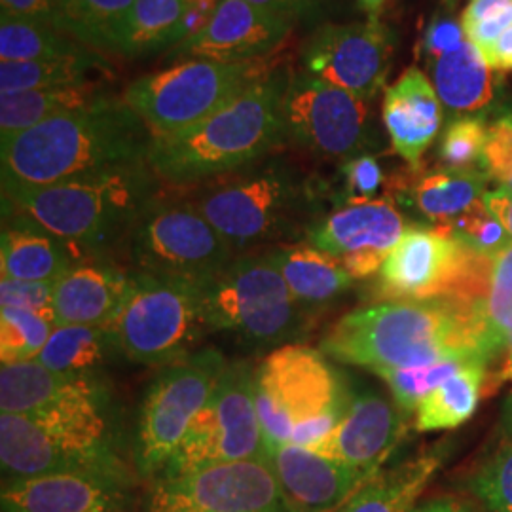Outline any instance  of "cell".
Masks as SVG:
<instances>
[{"mask_svg":"<svg viewBox=\"0 0 512 512\" xmlns=\"http://www.w3.org/2000/svg\"><path fill=\"white\" fill-rule=\"evenodd\" d=\"M152 133L126 101L48 118L2 145V192L71 181L147 160Z\"/></svg>","mask_w":512,"mask_h":512,"instance_id":"6da1fadb","label":"cell"},{"mask_svg":"<svg viewBox=\"0 0 512 512\" xmlns=\"http://www.w3.org/2000/svg\"><path fill=\"white\" fill-rule=\"evenodd\" d=\"M289 76L285 69H270L200 124L152 137L147 162L154 175L190 186L260 162L287 139L283 97Z\"/></svg>","mask_w":512,"mask_h":512,"instance_id":"7a4b0ae2","label":"cell"},{"mask_svg":"<svg viewBox=\"0 0 512 512\" xmlns=\"http://www.w3.org/2000/svg\"><path fill=\"white\" fill-rule=\"evenodd\" d=\"M147 160L118 165L63 183L2 192L4 215L65 241L82 258L128 241L141 213L160 190Z\"/></svg>","mask_w":512,"mask_h":512,"instance_id":"3957f363","label":"cell"},{"mask_svg":"<svg viewBox=\"0 0 512 512\" xmlns=\"http://www.w3.org/2000/svg\"><path fill=\"white\" fill-rule=\"evenodd\" d=\"M321 351L338 363L372 372L484 357L471 313L456 296L427 302L385 300L351 311L329 330Z\"/></svg>","mask_w":512,"mask_h":512,"instance_id":"277c9868","label":"cell"},{"mask_svg":"<svg viewBox=\"0 0 512 512\" xmlns=\"http://www.w3.org/2000/svg\"><path fill=\"white\" fill-rule=\"evenodd\" d=\"M255 397L268 450H311L336 429L353 395L323 351L285 344L256 366Z\"/></svg>","mask_w":512,"mask_h":512,"instance_id":"5b68a950","label":"cell"},{"mask_svg":"<svg viewBox=\"0 0 512 512\" xmlns=\"http://www.w3.org/2000/svg\"><path fill=\"white\" fill-rule=\"evenodd\" d=\"M236 255L291 245L310 203L304 179L285 162L247 165L200 184L190 198Z\"/></svg>","mask_w":512,"mask_h":512,"instance_id":"8992f818","label":"cell"},{"mask_svg":"<svg viewBox=\"0 0 512 512\" xmlns=\"http://www.w3.org/2000/svg\"><path fill=\"white\" fill-rule=\"evenodd\" d=\"M198 289L211 330L232 332L249 344L281 348L293 344L304 327V308L294 300L272 251L236 256Z\"/></svg>","mask_w":512,"mask_h":512,"instance_id":"52a82bcc","label":"cell"},{"mask_svg":"<svg viewBox=\"0 0 512 512\" xmlns=\"http://www.w3.org/2000/svg\"><path fill=\"white\" fill-rule=\"evenodd\" d=\"M109 329L116 351L129 361L167 366L192 355L211 327L196 285L131 272L128 293Z\"/></svg>","mask_w":512,"mask_h":512,"instance_id":"ba28073f","label":"cell"},{"mask_svg":"<svg viewBox=\"0 0 512 512\" xmlns=\"http://www.w3.org/2000/svg\"><path fill=\"white\" fill-rule=\"evenodd\" d=\"M268 71L264 61L188 59L131 82L124 101L152 137H162L200 124Z\"/></svg>","mask_w":512,"mask_h":512,"instance_id":"9c48e42d","label":"cell"},{"mask_svg":"<svg viewBox=\"0 0 512 512\" xmlns=\"http://www.w3.org/2000/svg\"><path fill=\"white\" fill-rule=\"evenodd\" d=\"M126 243L135 272L196 287L238 256L188 198L160 194L141 213Z\"/></svg>","mask_w":512,"mask_h":512,"instance_id":"30bf717a","label":"cell"},{"mask_svg":"<svg viewBox=\"0 0 512 512\" xmlns=\"http://www.w3.org/2000/svg\"><path fill=\"white\" fill-rule=\"evenodd\" d=\"M255 370L247 361L226 365L209 401L158 478L188 475L224 463L266 459L268 446L256 408Z\"/></svg>","mask_w":512,"mask_h":512,"instance_id":"8fae6325","label":"cell"},{"mask_svg":"<svg viewBox=\"0 0 512 512\" xmlns=\"http://www.w3.org/2000/svg\"><path fill=\"white\" fill-rule=\"evenodd\" d=\"M226 365L219 351L205 349L164 366L154 378L137 421L135 465L139 475H162Z\"/></svg>","mask_w":512,"mask_h":512,"instance_id":"7c38bea8","label":"cell"},{"mask_svg":"<svg viewBox=\"0 0 512 512\" xmlns=\"http://www.w3.org/2000/svg\"><path fill=\"white\" fill-rule=\"evenodd\" d=\"M148 512H293L266 459L158 478Z\"/></svg>","mask_w":512,"mask_h":512,"instance_id":"4fadbf2b","label":"cell"},{"mask_svg":"<svg viewBox=\"0 0 512 512\" xmlns=\"http://www.w3.org/2000/svg\"><path fill=\"white\" fill-rule=\"evenodd\" d=\"M283 124L287 139L329 158L357 154L370 139L368 101L306 71L289 76Z\"/></svg>","mask_w":512,"mask_h":512,"instance_id":"5bb4252c","label":"cell"},{"mask_svg":"<svg viewBox=\"0 0 512 512\" xmlns=\"http://www.w3.org/2000/svg\"><path fill=\"white\" fill-rule=\"evenodd\" d=\"M395 40L380 18L323 25L302 50L304 71L365 101L384 90Z\"/></svg>","mask_w":512,"mask_h":512,"instance_id":"9a60e30c","label":"cell"},{"mask_svg":"<svg viewBox=\"0 0 512 512\" xmlns=\"http://www.w3.org/2000/svg\"><path fill=\"white\" fill-rule=\"evenodd\" d=\"M476 256L439 228H406L380 270V294L401 302L456 294L473 272Z\"/></svg>","mask_w":512,"mask_h":512,"instance_id":"2e32d148","label":"cell"},{"mask_svg":"<svg viewBox=\"0 0 512 512\" xmlns=\"http://www.w3.org/2000/svg\"><path fill=\"white\" fill-rule=\"evenodd\" d=\"M406 230L403 215L385 200L348 203L313 222L308 241L315 249L342 262L353 279L382 270L385 258Z\"/></svg>","mask_w":512,"mask_h":512,"instance_id":"e0dca14e","label":"cell"},{"mask_svg":"<svg viewBox=\"0 0 512 512\" xmlns=\"http://www.w3.org/2000/svg\"><path fill=\"white\" fill-rule=\"evenodd\" d=\"M293 23L245 0H220L207 27L179 42L173 55L222 63L262 61L287 40Z\"/></svg>","mask_w":512,"mask_h":512,"instance_id":"ac0fdd59","label":"cell"},{"mask_svg":"<svg viewBox=\"0 0 512 512\" xmlns=\"http://www.w3.org/2000/svg\"><path fill=\"white\" fill-rule=\"evenodd\" d=\"M4 512H128V476L71 471L4 480Z\"/></svg>","mask_w":512,"mask_h":512,"instance_id":"d6986e66","label":"cell"},{"mask_svg":"<svg viewBox=\"0 0 512 512\" xmlns=\"http://www.w3.org/2000/svg\"><path fill=\"white\" fill-rule=\"evenodd\" d=\"M403 410L380 393L353 395L344 418L311 450L357 471L376 475L406 431Z\"/></svg>","mask_w":512,"mask_h":512,"instance_id":"ffe728a7","label":"cell"},{"mask_svg":"<svg viewBox=\"0 0 512 512\" xmlns=\"http://www.w3.org/2000/svg\"><path fill=\"white\" fill-rule=\"evenodd\" d=\"M266 461L293 512H336L374 476L294 444L270 448Z\"/></svg>","mask_w":512,"mask_h":512,"instance_id":"44dd1931","label":"cell"},{"mask_svg":"<svg viewBox=\"0 0 512 512\" xmlns=\"http://www.w3.org/2000/svg\"><path fill=\"white\" fill-rule=\"evenodd\" d=\"M129 272L107 258H82L54 283L57 325L110 327L128 293Z\"/></svg>","mask_w":512,"mask_h":512,"instance_id":"7402d4cb","label":"cell"},{"mask_svg":"<svg viewBox=\"0 0 512 512\" xmlns=\"http://www.w3.org/2000/svg\"><path fill=\"white\" fill-rule=\"evenodd\" d=\"M382 118L395 152L418 167L421 156L439 135L442 103L427 74L410 67L384 95Z\"/></svg>","mask_w":512,"mask_h":512,"instance_id":"603a6c76","label":"cell"},{"mask_svg":"<svg viewBox=\"0 0 512 512\" xmlns=\"http://www.w3.org/2000/svg\"><path fill=\"white\" fill-rule=\"evenodd\" d=\"M0 463L4 480H23L71 471L114 473L76 454L40 427L35 418L19 414L0 416Z\"/></svg>","mask_w":512,"mask_h":512,"instance_id":"cb8c5ba5","label":"cell"},{"mask_svg":"<svg viewBox=\"0 0 512 512\" xmlns=\"http://www.w3.org/2000/svg\"><path fill=\"white\" fill-rule=\"evenodd\" d=\"M450 454V444L442 442L416 458L380 469L349 497L336 512H410L431 478Z\"/></svg>","mask_w":512,"mask_h":512,"instance_id":"d4e9b609","label":"cell"},{"mask_svg":"<svg viewBox=\"0 0 512 512\" xmlns=\"http://www.w3.org/2000/svg\"><path fill=\"white\" fill-rule=\"evenodd\" d=\"M482 260L486 272L482 289L471 285V291L454 296L467 306L480 349L492 361L512 332V245L495 255L482 256Z\"/></svg>","mask_w":512,"mask_h":512,"instance_id":"484cf974","label":"cell"},{"mask_svg":"<svg viewBox=\"0 0 512 512\" xmlns=\"http://www.w3.org/2000/svg\"><path fill=\"white\" fill-rule=\"evenodd\" d=\"M82 256L65 241L25 222H8L0 239L2 279L55 283Z\"/></svg>","mask_w":512,"mask_h":512,"instance_id":"4316f807","label":"cell"},{"mask_svg":"<svg viewBox=\"0 0 512 512\" xmlns=\"http://www.w3.org/2000/svg\"><path fill=\"white\" fill-rule=\"evenodd\" d=\"M270 251L294 300L304 310L327 304L353 283V277L340 260L313 245L291 243Z\"/></svg>","mask_w":512,"mask_h":512,"instance_id":"83f0119b","label":"cell"},{"mask_svg":"<svg viewBox=\"0 0 512 512\" xmlns=\"http://www.w3.org/2000/svg\"><path fill=\"white\" fill-rule=\"evenodd\" d=\"M110 99L97 84L0 93V147L19 133L59 114L90 109Z\"/></svg>","mask_w":512,"mask_h":512,"instance_id":"f1b7e54d","label":"cell"},{"mask_svg":"<svg viewBox=\"0 0 512 512\" xmlns=\"http://www.w3.org/2000/svg\"><path fill=\"white\" fill-rule=\"evenodd\" d=\"M429 65L442 107L465 114L492 103L495 71L469 40L456 52L431 59Z\"/></svg>","mask_w":512,"mask_h":512,"instance_id":"f546056e","label":"cell"},{"mask_svg":"<svg viewBox=\"0 0 512 512\" xmlns=\"http://www.w3.org/2000/svg\"><path fill=\"white\" fill-rule=\"evenodd\" d=\"M186 10L188 0H135L114 52L143 57L183 42Z\"/></svg>","mask_w":512,"mask_h":512,"instance_id":"4dcf8cb0","label":"cell"},{"mask_svg":"<svg viewBox=\"0 0 512 512\" xmlns=\"http://www.w3.org/2000/svg\"><path fill=\"white\" fill-rule=\"evenodd\" d=\"M488 361L471 359L454 376L433 389L416 408V429L433 433L454 429L469 420L478 408Z\"/></svg>","mask_w":512,"mask_h":512,"instance_id":"1f68e13d","label":"cell"},{"mask_svg":"<svg viewBox=\"0 0 512 512\" xmlns=\"http://www.w3.org/2000/svg\"><path fill=\"white\" fill-rule=\"evenodd\" d=\"M488 175L475 169H448L421 177L410 190L414 207L427 219L444 224L482 202Z\"/></svg>","mask_w":512,"mask_h":512,"instance_id":"d6a6232c","label":"cell"},{"mask_svg":"<svg viewBox=\"0 0 512 512\" xmlns=\"http://www.w3.org/2000/svg\"><path fill=\"white\" fill-rule=\"evenodd\" d=\"M116 351L109 327L57 325L37 357L55 372L78 378H95V372Z\"/></svg>","mask_w":512,"mask_h":512,"instance_id":"836d02e7","label":"cell"},{"mask_svg":"<svg viewBox=\"0 0 512 512\" xmlns=\"http://www.w3.org/2000/svg\"><path fill=\"white\" fill-rule=\"evenodd\" d=\"M135 0H55V27L86 48L114 52Z\"/></svg>","mask_w":512,"mask_h":512,"instance_id":"e575fe53","label":"cell"},{"mask_svg":"<svg viewBox=\"0 0 512 512\" xmlns=\"http://www.w3.org/2000/svg\"><path fill=\"white\" fill-rule=\"evenodd\" d=\"M80 380L55 372L33 361L2 365L0 368V410L2 414L31 416L57 401L71 385Z\"/></svg>","mask_w":512,"mask_h":512,"instance_id":"d590c367","label":"cell"},{"mask_svg":"<svg viewBox=\"0 0 512 512\" xmlns=\"http://www.w3.org/2000/svg\"><path fill=\"white\" fill-rule=\"evenodd\" d=\"M99 65L97 55L88 50L38 61H0V90L2 93L29 92L90 84L88 76Z\"/></svg>","mask_w":512,"mask_h":512,"instance_id":"8d00e7d4","label":"cell"},{"mask_svg":"<svg viewBox=\"0 0 512 512\" xmlns=\"http://www.w3.org/2000/svg\"><path fill=\"white\" fill-rule=\"evenodd\" d=\"M88 50L74 38L59 31L52 23L33 19H0V59L6 61H38Z\"/></svg>","mask_w":512,"mask_h":512,"instance_id":"74e56055","label":"cell"},{"mask_svg":"<svg viewBox=\"0 0 512 512\" xmlns=\"http://www.w3.org/2000/svg\"><path fill=\"white\" fill-rule=\"evenodd\" d=\"M57 327L54 308H27L0 304L2 365L33 361Z\"/></svg>","mask_w":512,"mask_h":512,"instance_id":"f35d334b","label":"cell"},{"mask_svg":"<svg viewBox=\"0 0 512 512\" xmlns=\"http://www.w3.org/2000/svg\"><path fill=\"white\" fill-rule=\"evenodd\" d=\"M471 359L476 357L444 359L437 363L412 366V368H387V370H378L376 374L387 382L395 403L404 414H412L433 389H437L442 382L454 376L459 368H463Z\"/></svg>","mask_w":512,"mask_h":512,"instance_id":"ab89813d","label":"cell"},{"mask_svg":"<svg viewBox=\"0 0 512 512\" xmlns=\"http://www.w3.org/2000/svg\"><path fill=\"white\" fill-rule=\"evenodd\" d=\"M439 230L458 239L467 249L480 256H490L512 245V238L505 226L486 209L484 202L461 217L439 224Z\"/></svg>","mask_w":512,"mask_h":512,"instance_id":"60d3db41","label":"cell"},{"mask_svg":"<svg viewBox=\"0 0 512 512\" xmlns=\"http://www.w3.org/2000/svg\"><path fill=\"white\" fill-rule=\"evenodd\" d=\"M459 23L467 40L484 57L512 27V0H469Z\"/></svg>","mask_w":512,"mask_h":512,"instance_id":"b9f144b4","label":"cell"},{"mask_svg":"<svg viewBox=\"0 0 512 512\" xmlns=\"http://www.w3.org/2000/svg\"><path fill=\"white\" fill-rule=\"evenodd\" d=\"M473 492L488 511L512 512V437L480 465Z\"/></svg>","mask_w":512,"mask_h":512,"instance_id":"7bdbcfd3","label":"cell"},{"mask_svg":"<svg viewBox=\"0 0 512 512\" xmlns=\"http://www.w3.org/2000/svg\"><path fill=\"white\" fill-rule=\"evenodd\" d=\"M488 126L475 116L454 120L442 135L440 158L448 169H471L482 162Z\"/></svg>","mask_w":512,"mask_h":512,"instance_id":"ee69618b","label":"cell"},{"mask_svg":"<svg viewBox=\"0 0 512 512\" xmlns=\"http://www.w3.org/2000/svg\"><path fill=\"white\" fill-rule=\"evenodd\" d=\"M482 165L488 177L505 188H512V112L488 126Z\"/></svg>","mask_w":512,"mask_h":512,"instance_id":"f6af8a7d","label":"cell"},{"mask_svg":"<svg viewBox=\"0 0 512 512\" xmlns=\"http://www.w3.org/2000/svg\"><path fill=\"white\" fill-rule=\"evenodd\" d=\"M342 171L349 203L372 202L385 183L382 165L370 154L353 156Z\"/></svg>","mask_w":512,"mask_h":512,"instance_id":"bcb514c9","label":"cell"},{"mask_svg":"<svg viewBox=\"0 0 512 512\" xmlns=\"http://www.w3.org/2000/svg\"><path fill=\"white\" fill-rule=\"evenodd\" d=\"M54 283H31L2 279L0 283V304H14L27 308H54Z\"/></svg>","mask_w":512,"mask_h":512,"instance_id":"7dc6e473","label":"cell"},{"mask_svg":"<svg viewBox=\"0 0 512 512\" xmlns=\"http://www.w3.org/2000/svg\"><path fill=\"white\" fill-rule=\"evenodd\" d=\"M465 31L459 21L450 18H437L425 31L423 37V52L427 55V61L437 59L440 55L456 52L465 44Z\"/></svg>","mask_w":512,"mask_h":512,"instance_id":"c3c4849f","label":"cell"},{"mask_svg":"<svg viewBox=\"0 0 512 512\" xmlns=\"http://www.w3.org/2000/svg\"><path fill=\"white\" fill-rule=\"evenodd\" d=\"M2 18L33 19L55 25V0H0Z\"/></svg>","mask_w":512,"mask_h":512,"instance_id":"681fc988","label":"cell"},{"mask_svg":"<svg viewBox=\"0 0 512 512\" xmlns=\"http://www.w3.org/2000/svg\"><path fill=\"white\" fill-rule=\"evenodd\" d=\"M245 2L294 21V19L310 16L311 12H315L325 0H245Z\"/></svg>","mask_w":512,"mask_h":512,"instance_id":"f907efd6","label":"cell"},{"mask_svg":"<svg viewBox=\"0 0 512 512\" xmlns=\"http://www.w3.org/2000/svg\"><path fill=\"white\" fill-rule=\"evenodd\" d=\"M219 4L220 0H188V10L184 18V40L198 35L207 27Z\"/></svg>","mask_w":512,"mask_h":512,"instance_id":"816d5d0a","label":"cell"},{"mask_svg":"<svg viewBox=\"0 0 512 512\" xmlns=\"http://www.w3.org/2000/svg\"><path fill=\"white\" fill-rule=\"evenodd\" d=\"M482 202L495 219L505 226V230L512 238V188L499 186L497 190L486 192Z\"/></svg>","mask_w":512,"mask_h":512,"instance_id":"f5cc1de1","label":"cell"},{"mask_svg":"<svg viewBox=\"0 0 512 512\" xmlns=\"http://www.w3.org/2000/svg\"><path fill=\"white\" fill-rule=\"evenodd\" d=\"M486 63L497 71H511L512 69V27H509L501 37L495 40L492 50L484 55Z\"/></svg>","mask_w":512,"mask_h":512,"instance_id":"db71d44e","label":"cell"},{"mask_svg":"<svg viewBox=\"0 0 512 512\" xmlns=\"http://www.w3.org/2000/svg\"><path fill=\"white\" fill-rule=\"evenodd\" d=\"M497 382L499 384L511 382L512 384V332L509 334L507 342H505V348H503V365H501V370L497 374Z\"/></svg>","mask_w":512,"mask_h":512,"instance_id":"11a10c76","label":"cell"},{"mask_svg":"<svg viewBox=\"0 0 512 512\" xmlns=\"http://www.w3.org/2000/svg\"><path fill=\"white\" fill-rule=\"evenodd\" d=\"M410 512H469L463 507H459L452 501H429L420 507H414Z\"/></svg>","mask_w":512,"mask_h":512,"instance_id":"9f6ffc18","label":"cell"},{"mask_svg":"<svg viewBox=\"0 0 512 512\" xmlns=\"http://www.w3.org/2000/svg\"><path fill=\"white\" fill-rule=\"evenodd\" d=\"M501 431L505 433L507 439L512 437V393L507 399V403L503 406V414H501Z\"/></svg>","mask_w":512,"mask_h":512,"instance_id":"6f0895ef","label":"cell"},{"mask_svg":"<svg viewBox=\"0 0 512 512\" xmlns=\"http://www.w3.org/2000/svg\"><path fill=\"white\" fill-rule=\"evenodd\" d=\"M385 0H359V8L368 14V18H380Z\"/></svg>","mask_w":512,"mask_h":512,"instance_id":"680465c9","label":"cell"}]
</instances>
